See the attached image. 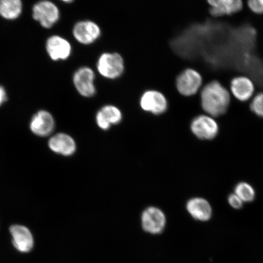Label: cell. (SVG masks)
Segmentation results:
<instances>
[{
  "instance_id": "8",
  "label": "cell",
  "mask_w": 263,
  "mask_h": 263,
  "mask_svg": "<svg viewBox=\"0 0 263 263\" xmlns=\"http://www.w3.org/2000/svg\"><path fill=\"white\" fill-rule=\"evenodd\" d=\"M101 29L96 22L90 20L78 22L74 26L73 35L80 44L84 45L93 44L101 35Z\"/></svg>"
},
{
  "instance_id": "19",
  "label": "cell",
  "mask_w": 263,
  "mask_h": 263,
  "mask_svg": "<svg viewBox=\"0 0 263 263\" xmlns=\"http://www.w3.org/2000/svg\"><path fill=\"white\" fill-rule=\"evenodd\" d=\"M235 195H237L242 202H251L254 201L255 192L250 184L246 182H240L235 187Z\"/></svg>"
},
{
  "instance_id": "2",
  "label": "cell",
  "mask_w": 263,
  "mask_h": 263,
  "mask_svg": "<svg viewBox=\"0 0 263 263\" xmlns=\"http://www.w3.org/2000/svg\"><path fill=\"white\" fill-rule=\"evenodd\" d=\"M203 85L202 76L193 68H185L176 76L175 86L182 97H195L199 93Z\"/></svg>"
},
{
  "instance_id": "22",
  "label": "cell",
  "mask_w": 263,
  "mask_h": 263,
  "mask_svg": "<svg viewBox=\"0 0 263 263\" xmlns=\"http://www.w3.org/2000/svg\"><path fill=\"white\" fill-rule=\"evenodd\" d=\"M228 202L230 206L236 210L241 209L243 206L241 199L235 194H231L229 196Z\"/></svg>"
},
{
  "instance_id": "11",
  "label": "cell",
  "mask_w": 263,
  "mask_h": 263,
  "mask_svg": "<svg viewBox=\"0 0 263 263\" xmlns=\"http://www.w3.org/2000/svg\"><path fill=\"white\" fill-rule=\"evenodd\" d=\"M209 13L213 18L231 16L241 12L244 8L242 0H206Z\"/></svg>"
},
{
  "instance_id": "16",
  "label": "cell",
  "mask_w": 263,
  "mask_h": 263,
  "mask_svg": "<svg viewBox=\"0 0 263 263\" xmlns=\"http://www.w3.org/2000/svg\"><path fill=\"white\" fill-rule=\"evenodd\" d=\"M122 118L121 111L113 105H106L102 107L96 115L98 126L104 130L109 129L111 124L120 123Z\"/></svg>"
},
{
  "instance_id": "14",
  "label": "cell",
  "mask_w": 263,
  "mask_h": 263,
  "mask_svg": "<svg viewBox=\"0 0 263 263\" xmlns=\"http://www.w3.org/2000/svg\"><path fill=\"white\" fill-rule=\"evenodd\" d=\"M48 146L52 152L64 156L73 155L77 151L74 140L65 133H59L52 136L48 141Z\"/></svg>"
},
{
  "instance_id": "24",
  "label": "cell",
  "mask_w": 263,
  "mask_h": 263,
  "mask_svg": "<svg viewBox=\"0 0 263 263\" xmlns=\"http://www.w3.org/2000/svg\"><path fill=\"white\" fill-rule=\"evenodd\" d=\"M61 1L65 3H70L73 2L74 0H61Z\"/></svg>"
},
{
  "instance_id": "23",
  "label": "cell",
  "mask_w": 263,
  "mask_h": 263,
  "mask_svg": "<svg viewBox=\"0 0 263 263\" xmlns=\"http://www.w3.org/2000/svg\"><path fill=\"white\" fill-rule=\"evenodd\" d=\"M7 98V93L5 88L0 85V106L5 103Z\"/></svg>"
},
{
  "instance_id": "20",
  "label": "cell",
  "mask_w": 263,
  "mask_h": 263,
  "mask_svg": "<svg viewBox=\"0 0 263 263\" xmlns=\"http://www.w3.org/2000/svg\"><path fill=\"white\" fill-rule=\"evenodd\" d=\"M249 108L256 117L263 118V91L255 93L249 101Z\"/></svg>"
},
{
  "instance_id": "18",
  "label": "cell",
  "mask_w": 263,
  "mask_h": 263,
  "mask_svg": "<svg viewBox=\"0 0 263 263\" xmlns=\"http://www.w3.org/2000/svg\"><path fill=\"white\" fill-rule=\"evenodd\" d=\"M23 9L22 0H0V15L13 21L21 16Z\"/></svg>"
},
{
  "instance_id": "7",
  "label": "cell",
  "mask_w": 263,
  "mask_h": 263,
  "mask_svg": "<svg viewBox=\"0 0 263 263\" xmlns=\"http://www.w3.org/2000/svg\"><path fill=\"white\" fill-rule=\"evenodd\" d=\"M191 130L198 139L210 140L218 136L219 126L212 117L200 115L193 120Z\"/></svg>"
},
{
  "instance_id": "12",
  "label": "cell",
  "mask_w": 263,
  "mask_h": 263,
  "mask_svg": "<svg viewBox=\"0 0 263 263\" xmlns=\"http://www.w3.org/2000/svg\"><path fill=\"white\" fill-rule=\"evenodd\" d=\"M29 127L35 136L42 137L50 136L55 128L54 117L48 111H39L32 117Z\"/></svg>"
},
{
  "instance_id": "10",
  "label": "cell",
  "mask_w": 263,
  "mask_h": 263,
  "mask_svg": "<svg viewBox=\"0 0 263 263\" xmlns=\"http://www.w3.org/2000/svg\"><path fill=\"white\" fill-rule=\"evenodd\" d=\"M166 216L157 207L150 206L143 212L141 223L144 231L151 234H159L165 228Z\"/></svg>"
},
{
  "instance_id": "21",
  "label": "cell",
  "mask_w": 263,
  "mask_h": 263,
  "mask_svg": "<svg viewBox=\"0 0 263 263\" xmlns=\"http://www.w3.org/2000/svg\"><path fill=\"white\" fill-rule=\"evenodd\" d=\"M250 11L256 15H263V0H247Z\"/></svg>"
},
{
  "instance_id": "15",
  "label": "cell",
  "mask_w": 263,
  "mask_h": 263,
  "mask_svg": "<svg viewBox=\"0 0 263 263\" xmlns=\"http://www.w3.org/2000/svg\"><path fill=\"white\" fill-rule=\"evenodd\" d=\"M13 245L21 252H29L34 246V239L32 233L27 228L24 226L14 225L10 228Z\"/></svg>"
},
{
  "instance_id": "13",
  "label": "cell",
  "mask_w": 263,
  "mask_h": 263,
  "mask_svg": "<svg viewBox=\"0 0 263 263\" xmlns=\"http://www.w3.org/2000/svg\"><path fill=\"white\" fill-rule=\"evenodd\" d=\"M46 49L49 57L54 61L66 60L72 51L70 43L59 35L51 36L48 39Z\"/></svg>"
},
{
  "instance_id": "9",
  "label": "cell",
  "mask_w": 263,
  "mask_h": 263,
  "mask_svg": "<svg viewBox=\"0 0 263 263\" xmlns=\"http://www.w3.org/2000/svg\"><path fill=\"white\" fill-rule=\"evenodd\" d=\"M140 105L141 108L147 112L160 115L165 112L168 103L162 92L156 90H148L141 95Z\"/></svg>"
},
{
  "instance_id": "3",
  "label": "cell",
  "mask_w": 263,
  "mask_h": 263,
  "mask_svg": "<svg viewBox=\"0 0 263 263\" xmlns=\"http://www.w3.org/2000/svg\"><path fill=\"white\" fill-rule=\"evenodd\" d=\"M97 71L102 77L115 80L123 75L125 62L120 54L116 52H105L98 58Z\"/></svg>"
},
{
  "instance_id": "6",
  "label": "cell",
  "mask_w": 263,
  "mask_h": 263,
  "mask_svg": "<svg viewBox=\"0 0 263 263\" xmlns=\"http://www.w3.org/2000/svg\"><path fill=\"white\" fill-rule=\"evenodd\" d=\"M229 90L233 98L240 103H249L255 94V85L251 78L239 75L232 79Z\"/></svg>"
},
{
  "instance_id": "1",
  "label": "cell",
  "mask_w": 263,
  "mask_h": 263,
  "mask_svg": "<svg viewBox=\"0 0 263 263\" xmlns=\"http://www.w3.org/2000/svg\"><path fill=\"white\" fill-rule=\"evenodd\" d=\"M199 97L203 111L215 118L228 112L232 99L228 88L218 81H212L203 85Z\"/></svg>"
},
{
  "instance_id": "5",
  "label": "cell",
  "mask_w": 263,
  "mask_h": 263,
  "mask_svg": "<svg viewBox=\"0 0 263 263\" xmlns=\"http://www.w3.org/2000/svg\"><path fill=\"white\" fill-rule=\"evenodd\" d=\"M96 75L89 67H82L74 72L73 77L74 86L82 97L91 98L97 93L95 85Z\"/></svg>"
},
{
  "instance_id": "4",
  "label": "cell",
  "mask_w": 263,
  "mask_h": 263,
  "mask_svg": "<svg viewBox=\"0 0 263 263\" xmlns=\"http://www.w3.org/2000/svg\"><path fill=\"white\" fill-rule=\"evenodd\" d=\"M32 16L43 27L49 29L58 22L60 12L53 3L48 0H42L33 6Z\"/></svg>"
},
{
  "instance_id": "17",
  "label": "cell",
  "mask_w": 263,
  "mask_h": 263,
  "mask_svg": "<svg viewBox=\"0 0 263 263\" xmlns=\"http://www.w3.org/2000/svg\"><path fill=\"white\" fill-rule=\"evenodd\" d=\"M187 211L197 221H209L212 216V209L210 203L201 197L191 199L186 203Z\"/></svg>"
}]
</instances>
